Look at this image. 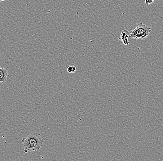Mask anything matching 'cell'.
<instances>
[{"instance_id": "obj_3", "label": "cell", "mask_w": 163, "mask_h": 161, "mask_svg": "<svg viewBox=\"0 0 163 161\" xmlns=\"http://www.w3.org/2000/svg\"><path fill=\"white\" fill-rule=\"evenodd\" d=\"M9 74L7 71V68H2L0 67V83L5 84L7 81V78L9 76Z\"/></svg>"}, {"instance_id": "obj_6", "label": "cell", "mask_w": 163, "mask_h": 161, "mask_svg": "<svg viewBox=\"0 0 163 161\" xmlns=\"http://www.w3.org/2000/svg\"><path fill=\"white\" fill-rule=\"evenodd\" d=\"M123 43L126 46L129 45V41H128V38H125V39H123L122 40Z\"/></svg>"}, {"instance_id": "obj_8", "label": "cell", "mask_w": 163, "mask_h": 161, "mask_svg": "<svg viewBox=\"0 0 163 161\" xmlns=\"http://www.w3.org/2000/svg\"><path fill=\"white\" fill-rule=\"evenodd\" d=\"M5 1H6V0H2V2H4Z\"/></svg>"}, {"instance_id": "obj_4", "label": "cell", "mask_w": 163, "mask_h": 161, "mask_svg": "<svg viewBox=\"0 0 163 161\" xmlns=\"http://www.w3.org/2000/svg\"><path fill=\"white\" fill-rule=\"evenodd\" d=\"M129 34H130V33L127 30H123L121 34V36L118 37V39L122 41L125 38H128V37H129Z\"/></svg>"}, {"instance_id": "obj_1", "label": "cell", "mask_w": 163, "mask_h": 161, "mask_svg": "<svg viewBox=\"0 0 163 161\" xmlns=\"http://www.w3.org/2000/svg\"><path fill=\"white\" fill-rule=\"evenodd\" d=\"M21 141L24 146V152L26 153L31 151H38L44 143L41 134L36 132H33L28 136L23 137Z\"/></svg>"}, {"instance_id": "obj_10", "label": "cell", "mask_w": 163, "mask_h": 161, "mask_svg": "<svg viewBox=\"0 0 163 161\" xmlns=\"http://www.w3.org/2000/svg\"><path fill=\"white\" fill-rule=\"evenodd\" d=\"M0 2H1V1H0Z\"/></svg>"}, {"instance_id": "obj_2", "label": "cell", "mask_w": 163, "mask_h": 161, "mask_svg": "<svg viewBox=\"0 0 163 161\" xmlns=\"http://www.w3.org/2000/svg\"><path fill=\"white\" fill-rule=\"evenodd\" d=\"M151 32V27H148L143 24V22H140L137 25L134 29L131 31L129 34V37L135 40H144L149 35Z\"/></svg>"}, {"instance_id": "obj_9", "label": "cell", "mask_w": 163, "mask_h": 161, "mask_svg": "<svg viewBox=\"0 0 163 161\" xmlns=\"http://www.w3.org/2000/svg\"><path fill=\"white\" fill-rule=\"evenodd\" d=\"M0 1H1V2H2V0H0Z\"/></svg>"}, {"instance_id": "obj_5", "label": "cell", "mask_w": 163, "mask_h": 161, "mask_svg": "<svg viewBox=\"0 0 163 161\" xmlns=\"http://www.w3.org/2000/svg\"><path fill=\"white\" fill-rule=\"evenodd\" d=\"M77 71V67L74 66H70L67 68V71L69 73H74Z\"/></svg>"}, {"instance_id": "obj_7", "label": "cell", "mask_w": 163, "mask_h": 161, "mask_svg": "<svg viewBox=\"0 0 163 161\" xmlns=\"http://www.w3.org/2000/svg\"><path fill=\"white\" fill-rule=\"evenodd\" d=\"M155 0H145V2L147 6H148L149 5H151L152 3Z\"/></svg>"}]
</instances>
